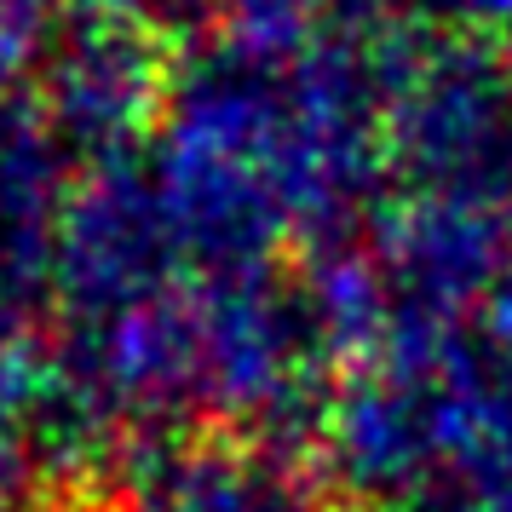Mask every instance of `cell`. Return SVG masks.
<instances>
[{"label": "cell", "mask_w": 512, "mask_h": 512, "mask_svg": "<svg viewBox=\"0 0 512 512\" xmlns=\"http://www.w3.org/2000/svg\"><path fill=\"white\" fill-rule=\"evenodd\" d=\"M133 512H340L305 466L254 443L173 449L144 472Z\"/></svg>", "instance_id": "6da1fadb"}]
</instances>
